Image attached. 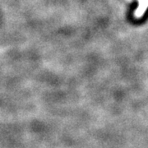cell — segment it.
<instances>
[{
    "label": "cell",
    "mask_w": 148,
    "mask_h": 148,
    "mask_svg": "<svg viewBox=\"0 0 148 148\" xmlns=\"http://www.w3.org/2000/svg\"><path fill=\"white\" fill-rule=\"evenodd\" d=\"M138 1H139V6L135 12V15L137 17H141L148 8V0H138Z\"/></svg>",
    "instance_id": "cell-1"
}]
</instances>
